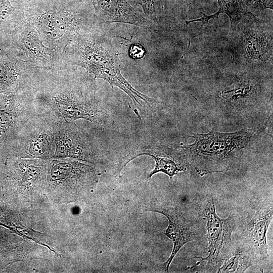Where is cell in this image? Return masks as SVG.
<instances>
[{
	"label": "cell",
	"instance_id": "cell-3",
	"mask_svg": "<svg viewBox=\"0 0 273 273\" xmlns=\"http://www.w3.org/2000/svg\"><path fill=\"white\" fill-rule=\"evenodd\" d=\"M62 117L35 112L12 133L10 149L14 156L25 159H50L55 151V140Z\"/></svg>",
	"mask_w": 273,
	"mask_h": 273
},
{
	"label": "cell",
	"instance_id": "cell-16",
	"mask_svg": "<svg viewBox=\"0 0 273 273\" xmlns=\"http://www.w3.org/2000/svg\"><path fill=\"white\" fill-rule=\"evenodd\" d=\"M21 75L15 62L0 54V93L16 91Z\"/></svg>",
	"mask_w": 273,
	"mask_h": 273
},
{
	"label": "cell",
	"instance_id": "cell-11",
	"mask_svg": "<svg viewBox=\"0 0 273 273\" xmlns=\"http://www.w3.org/2000/svg\"><path fill=\"white\" fill-rule=\"evenodd\" d=\"M36 14V21L40 31L52 40L72 32L79 21L75 10L59 3L38 8Z\"/></svg>",
	"mask_w": 273,
	"mask_h": 273
},
{
	"label": "cell",
	"instance_id": "cell-15",
	"mask_svg": "<svg viewBox=\"0 0 273 273\" xmlns=\"http://www.w3.org/2000/svg\"><path fill=\"white\" fill-rule=\"evenodd\" d=\"M253 265L252 259L247 250L240 243H234L217 272H244Z\"/></svg>",
	"mask_w": 273,
	"mask_h": 273
},
{
	"label": "cell",
	"instance_id": "cell-24",
	"mask_svg": "<svg viewBox=\"0 0 273 273\" xmlns=\"http://www.w3.org/2000/svg\"><path fill=\"white\" fill-rule=\"evenodd\" d=\"M221 13V12L218 10L216 13H215L214 14L211 15H206L203 12H201V14L203 15V17L199 19H196L192 20L190 21H186V23L187 24H188L192 22H197V21H200L202 23V26H203L204 24H209V20L211 19H214L216 18L217 19L218 18V16L219 14Z\"/></svg>",
	"mask_w": 273,
	"mask_h": 273
},
{
	"label": "cell",
	"instance_id": "cell-17",
	"mask_svg": "<svg viewBox=\"0 0 273 273\" xmlns=\"http://www.w3.org/2000/svg\"><path fill=\"white\" fill-rule=\"evenodd\" d=\"M221 13H225L231 22L230 31H233L237 25L250 11L243 0H217Z\"/></svg>",
	"mask_w": 273,
	"mask_h": 273
},
{
	"label": "cell",
	"instance_id": "cell-20",
	"mask_svg": "<svg viewBox=\"0 0 273 273\" xmlns=\"http://www.w3.org/2000/svg\"><path fill=\"white\" fill-rule=\"evenodd\" d=\"M15 10L10 0H0V27L10 19Z\"/></svg>",
	"mask_w": 273,
	"mask_h": 273
},
{
	"label": "cell",
	"instance_id": "cell-13",
	"mask_svg": "<svg viewBox=\"0 0 273 273\" xmlns=\"http://www.w3.org/2000/svg\"><path fill=\"white\" fill-rule=\"evenodd\" d=\"M97 15L107 22H119L149 26L150 21L135 10L127 0H91Z\"/></svg>",
	"mask_w": 273,
	"mask_h": 273
},
{
	"label": "cell",
	"instance_id": "cell-18",
	"mask_svg": "<svg viewBox=\"0 0 273 273\" xmlns=\"http://www.w3.org/2000/svg\"><path fill=\"white\" fill-rule=\"evenodd\" d=\"M255 86L249 81L233 84L221 93L222 99L230 102H238L249 98L255 93Z\"/></svg>",
	"mask_w": 273,
	"mask_h": 273
},
{
	"label": "cell",
	"instance_id": "cell-12",
	"mask_svg": "<svg viewBox=\"0 0 273 273\" xmlns=\"http://www.w3.org/2000/svg\"><path fill=\"white\" fill-rule=\"evenodd\" d=\"M151 211L165 215L168 220L165 235L172 240L173 248L171 255L164 263L163 269L168 272L171 261L179 249L186 243L197 240L199 233L194 224L189 222L181 213L173 208Z\"/></svg>",
	"mask_w": 273,
	"mask_h": 273
},
{
	"label": "cell",
	"instance_id": "cell-8",
	"mask_svg": "<svg viewBox=\"0 0 273 273\" xmlns=\"http://www.w3.org/2000/svg\"><path fill=\"white\" fill-rule=\"evenodd\" d=\"M50 159L16 157L10 160L8 178L22 202L30 201L46 190Z\"/></svg>",
	"mask_w": 273,
	"mask_h": 273
},
{
	"label": "cell",
	"instance_id": "cell-5",
	"mask_svg": "<svg viewBox=\"0 0 273 273\" xmlns=\"http://www.w3.org/2000/svg\"><path fill=\"white\" fill-rule=\"evenodd\" d=\"M60 87L44 89L30 98L36 112L52 114L71 120L84 119L94 123L103 121L104 113L96 100Z\"/></svg>",
	"mask_w": 273,
	"mask_h": 273
},
{
	"label": "cell",
	"instance_id": "cell-14",
	"mask_svg": "<svg viewBox=\"0 0 273 273\" xmlns=\"http://www.w3.org/2000/svg\"><path fill=\"white\" fill-rule=\"evenodd\" d=\"M143 155L152 157L155 161L154 169L149 174V177L159 172H163L172 178L177 172L184 170L183 167L174 161L171 157L165 155L160 153V147H144L140 148L131 153L124 159V164L133 158Z\"/></svg>",
	"mask_w": 273,
	"mask_h": 273
},
{
	"label": "cell",
	"instance_id": "cell-9",
	"mask_svg": "<svg viewBox=\"0 0 273 273\" xmlns=\"http://www.w3.org/2000/svg\"><path fill=\"white\" fill-rule=\"evenodd\" d=\"M233 31L239 40L247 61L256 63H272V28L249 12Z\"/></svg>",
	"mask_w": 273,
	"mask_h": 273
},
{
	"label": "cell",
	"instance_id": "cell-23",
	"mask_svg": "<svg viewBox=\"0 0 273 273\" xmlns=\"http://www.w3.org/2000/svg\"><path fill=\"white\" fill-rule=\"evenodd\" d=\"M145 53V49L139 43L131 45L128 50L129 56L134 59H140L143 58Z\"/></svg>",
	"mask_w": 273,
	"mask_h": 273
},
{
	"label": "cell",
	"instance_id": "cell-21",
	"mask_svg": "<svg viewBox=\"0 0 273 273\" xmlns=\"http://www.w3.org/2000/svg\"><path fill=\"white\" fill-rule=\"evenodd\" d=\"M248 10L261 11L266 9L272 10L273 0H243Z\"/></svg>",
	"mask_w": 273,
	"mask_h": 273
},
{
	"label": "cell",
	"instance_id": "cell-6",
	"mask_svg": "<svg viewBox=\"0 0 273 273\" xmlns=\"http://www.w3.org/2000/svg\"><path fill=\"white\" fill-rule=\"evenodd\" d=\"M273 219L271 198L261 202L251 215H248L241 224L240 243L250 254L253 265L263 270L271 261L267 243V232Z\"/></svg>",
	"mask_w": 273,
	"mask_h": 273
},
{
	"label": "cell",
	"instance_id": "cell-10",
	"mask_svg": "<svg viewBox=\"0 0 273 273\" xmlns=\"http://www.w3.org/2000/svg\"><path fill=\"white\" fill-rule=\"evenodd\" d=\"M55 144L53 158H70L91 163L96 155V146L86 131L63 118L58 126Z\"/></svg>",
	"mask_w": 273,
	"mask_h": 273
},
{
	"label": "cell",
	"instance_id": "cell-2",
	"mask_svg": "<svg viewBox=\"0 0 273 273\" xmlns=\"http://www.w3.org/2000/svg\"><path fill=\"white\" fill-rule=\"evenodd\" d=\"M195 142L184 149L192 156L196 172L201 176L227 170L231 163L228 159L234 152L244 148L250 139L247 130L226 133L211 131L193 133Z\"/></svg>",
	"mask_w": 273,
	"mask_h": 273
},
{
	"label": "cell",
	"instance_id": "cell-22",
	"mask_svg": "<svg viewBox=\"0 0 273 273\" xmlns=\"http://www.w3.org/2000/svg\"><path fill=\"white\" fill-rule=\"evenodd\" d=\"M133 1L142 7L144 12L147 16L153 18L154 20H156L155 7V0Z\"/></svg>",
	"mask_w": 273,
	"mask_h": 273
},
{
	"label": "cell",
	"instance_id": "cell-1",
	"mask_svg": "<svg viewBox=\"0 0 273 273\" xmlns=\"http://www.w3.org/2000/svg\"><path fill=\"white\" fill-rule=\"evenodd\" d=\"M119 54L110 41L102 36L82 41L76 50L75 63L93 74L95 79H103L112 88L116 86L122 89L135 106L137 103L142 106L140 100L149 105L152 99L133 88L121 74Z\"/></svg>",
	"mask_w": 273,
	"mask_h": 273
},
{
	"label": "cell",
	"instance_id": "cell-4",
	"mask_svg": "<svg viewBox=\"0 0 273 273\" xmlns=\"http://www.w3.org/2000/svg\"><path fill=\"white\" fill-rule=\"evenodd\" d=\"M96 181L95 169L88 162L70 158L50 160L46 190L55 200L65 202L75 199Z\"/></svg>",
	"mask_w": 273,
	"mask_h": 273
},
{
	"label": "cell",
	"instance_id": "cell-7",
	"mask_svg": "<svg viewBox=\"0 0 273 273\" xmlns=\"http://www.w3.org/2000/svg\"><path fill=\"white\" fill-rule=\"evenodd\" d=\"M203 214L207 223L206 237L208 242V255L197 258L200 259L199 263H206L207 270L218 269L233 245L231 236L236 226V220L231 213L225 218H221L217 214L211 195L205 203Z\"/></svg>",
	"mask_w": 273,
	"mask_h": 273
},
{
	"label": "cell",
	"instance_id": "cell-19",
	"mask_svg": "<svg viewBox=\"0 0 273 273\" xmlns=\"http://www.w3.org/2000/svg\"><path fill=\"white\" fill-rule=\"evenodd\" d=\"M22 42L25 49L33 57L47 60L51 58L50 50L43 46L35 33H29L23 38Z\"/></svg>",
	"mask_w": 273,
	"mask_h": 273
}]
</instances>
